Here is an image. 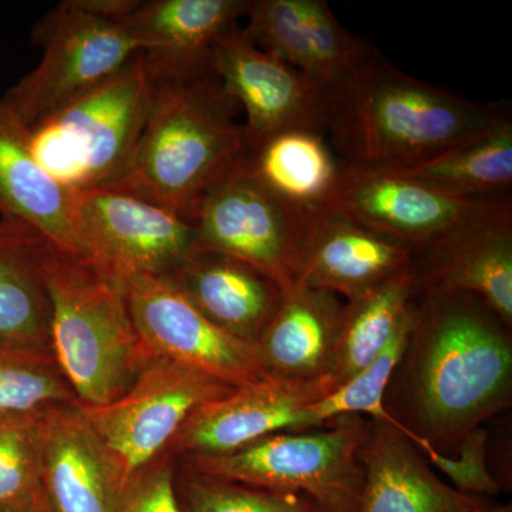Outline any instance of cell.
Instances as JSON below:
<instances>
[{"label":"cell","mask_w":512,"mask_h":512,"mask_svg":"<svg viewBox=\"0 0 512 512\" xmlns=\"http://www.w3.org/2000/svg\"><path fill=\"white\" fill-rule=\"evenodd\" d=\"M426 458L433 470L440 471L460 493L481 498L497 497L501 485L488 467V431L483 426L474 429L460 441L456 456L440 453L429 441L410 434L407 437Z\"/></svg>","instance_id":"cell-32"},{"label":"cell","mask_w":512,"mask_h":512,"mask_svg":"<svg viewBox=\"0 0 512 512\" xmlns=\"http://www.w3.org/2000/svg\"><path fill=\"white\" fill-rule=\"evenodd\" d=\"M76 402L53 353L0 348V417L39 414Z\"/></svg>","instance_id":"cell-29"},{"label":"cell","mask_w":512,"mask_h":512,"mask_svg":"<svg viewBox=\"0 0 512 512\" xmlns=\"http://www.w3.org/2000/svg\"><path fill=\"white\" fill-rule=\"evenodd\" d=\"M235 387L163 357H151L123 396L80 412L109 448L128 480L167 451L195 410Z\"/></svg>","instance_id":"cell-10"},{"label":"cell","mask_w":512,"mask_h":512,"mask_svg":"<svg viewBox=\"0 0 512 512\" xmlns=\"http://www.w3.org/2000/svg\"><path fill=\"white\" fill-rule=\"evenodd\" d=\"M416 316L417 308L370 365L309 407V416L315 427L325 426L343 416H366L370 421L390 424L406 433L402 424L387 412L386 394L406 353Z\"/></svg>","instance_id":"cell-28"},{"label":"cell","mask_w":512,"mask_h":512,"mask_svg":"<svg viewBox=\"0 0 512 512\" xmlns=\"http://www.w3.org/2000/svg\"><path fill=\"white\" fill-rule=\"evenodd\" d=\"M245 36L330 96L372 43L348 32L323 0H249Z\"/></svg>","instance_id":"cell-16"},{"label":"cell","mask_w":512,"mask_h":512,"mask_svg":"<svg viewBox=\"0 0 512 512\" xmlns=\"http://www.w3.org/2000/svg\"><path fill=\"white\" fill-rule=\"evenodd\" d=\"M0 218L39 232L57 251L83 258L74 229L72 190L37 160L32 130L0 97Z\"/></svg>","instance_id":"cell-21"},{"label":"cell","mask_w":512,"mask_h":512,"mask_svg":"<svg viewBox=\"0 0 512 512\" xmlns=\"http://www.w3.org/2000/svg\"><path fill=\"white\" fill-rule=\"evenodd\" d=\"M359 460L365 481L357 512H491L497 505L441 480L419 448L390 424L370 421Z\"/></svg>","instance_id":"cell-19"},{"label":"cell","mask_w":512,"mask_h":512,"mask_svg":"<svg viewBox=\"0 0 512 512\" xmlns=\"http://www.w3.org/2000/svg\"><path fill=\"white\" fill-rule=\"evenodd\" d=\"M151 101L153 79L140 52L32 128L37 160L70 190L116 184L146 127Z\"/></svg>","instance_id":"cell-5"},{"label":"cell","mask_w":512,"mask_h":512,"mask_svg":"<svg viewBox=\"0 0 512 512\" xmlns=\"http://www.w3.org/2000/svg\"><path fill=\"white\" fill-rule=\"evenodd\" d=\"M394 173L464 198L497 197L512 187V123Z\"/></svg>","instance_id":"cell-26"},{"label":"cell","mask_w":512,"mask_h":512,"mask_svg":"<svg viewBox=\"0 0 512 512\" xmlns=\"http://www.w3.org/2000/svg\"><path fill=\"white\" fill-rule=\"evenodd\" d=\"M345 303L335 293L305 284L282 295L255 343L266 375L284 380L333 376Z\"/></svg>","instance_id":"cell-22"},{"label":"cell","mask_w":512,"mask_h":512,"mask_svg":"<svg viewBox=\"0 0 512 512\" xmlns=\"http://www.w3.org/2000/svg\"><path fill=\"white\" fill-rule=\"evenodd\" d=\"M119 512H183L175 493L173 464L167 453L128 477Z\"/></svg>","instance_id":"cell-33"},{"label":"cell","mask_w":512,"mask_h":512,"mask_svg":"<svg viewBox=\"0 0 512 512\" xmlns=\"http://www.w3.org/2000/svg\"><path fill=\"white\" fill-rule=\"evenodd\" d=\"M491 512H512V505L511 504H505V505H495L494 510Z\"/></svg>","instance_id":"cell-36"},{"label":"cell","mask_w":512,"mask_h":512,"mask_svg":"<svg viewBox=\"0 0 512 512\" xmlns=\"http://www.w3.org/2000/svg\"><path fill=\"white\" fill-rule=\"evenodd\" d=\"M30 503H32V501H30ZM30 503L23 505H0V512H28Z\"/></svg>","instance_id":"cell-35"},{"label":"cell","mask_w":512,"mask_h":512,"mask_svg":"<svg viewBox=\"0 0 512 512\" xmlns=\"http://www.w3.org/2000/svg\"><path fill=\"white\" fill-rule=\"evenodd\" d=\"M42 271L53 356L77 402H114L151 359L131 318L126 288L87 259L63 254L52 245Z\"/></svg>","instance_id":"cell-4"},{"label":"cell","mask_w":512,"mask_h":512,"mask_svg":"<svg viewBox=\"0 0 512 512\" xmlns=\"http://www.w3.org/2000/svg\"><path fill=\"white\" fill-rule=\"evenodd\" d=\"M42 485L52 512H119L127 480L77 402L42 414Z\"/></svg>","instance_id":"cell-17"},{"label":"cell","mask_w":512,"mask_h":512,"mask_svg":"<svg viewBox=\"0 0 512 512\" xmlns=\"http://www.w3.org/2000/svg\"><path fill=\"white\" fill-rule=\"evenodd\" d=\"M208 67L229 99L247 113L249 151L286 130L326 134L330 100L288 64L259 49L238 25L218 37Z\"/></svg>","instance_id":"cell-12"},{"label":"cell","mask_w":512,"mask_h":512,"mask_svg":"<svg viewBox=\"0 0 512 512\" xmlns=\"http://www.w3.org/2000/svg\"><path fill=\"white\" fill-rule=\"evenodd\" d=\"M370 420L343 416L318 429L271 434L221 456L187 457L188 468L281 493L302 494L320 512H357L365 471L359 451Z\"/></svg>","instance_id":"cell-6"},{"label":"cell","mask_w":512,"mask_h":512,"mask_svg":"<svg viewBox=\"0 0 512 512\" xmlns=\"http://www.w3.org/2000/svg\"><path fill=\"white\" fill-rule=\"evenodd\" d=\"M49 245L29 225L0 218V348L53 353L42 271Z\"/></svg>","instance_id":"cell-24"},{"label":"cell","mask_w":512,"mask_h":512,"mask_svg":"<svg viewBox=\"0 0 512 512\" xmlns=\"http://www.w3.org/2000/svg\"><path fill=\"white\" fill-rule=\"evenodd\" d=\"M412 258V251L397 242L326 208H313L306 217L299 284L355 301L410 274Z\"/></svg>","instance_id":"cell-18"},{"label":"cell","mask_w":512,"mask_h":512,"mask_svg":"<svg viewBox=\"0 0 512 512\" xmlns=\"http://www.w3.org/2000/svg\"><path fill=\"white\" fill-rule=\"evenodd\" d=\"M487 198L456 197L394 171L340 163L338 180L323 208L413 254L470 217Z\"/></svg>","instance_id":"cell-14"},{"label":"cell","mask_w":512,"mask_h":512,"mask_svg":"<svg viewBox=\"0 0 512 512\" xmlns=\"http://www.w3.org/2000/svg\"><path fill=\"white\" fill-rule=\"evenodd\" d=\"M83 259L126 288L136 276L170 274L194 254V222L116 187L72 190Z\"/></svg>","instance_id":"cell-9"},{"label":"cell","mask_w":512,"mask_h":512,"mask_svg":"<svg viewBox=\"0 0 512 512\" xmlns=\"http://www.w3.org/2000/svg\"><path fill=\"white\" fill-rule=\"evenodd\" d=\"M164 276L212 323L251 343L258 342L284 295L258 269L214 252H194Z\"/></svg>","instance_id":"cell-23"},{"label":"cell","mask_w":512,"mask_h":512,"mask_svg":"<svg viewBox=\"0 0 512 512\" xmlns=\"http://www.w3.org/2000/svg\"><path fill=\"white\" fill-rule=\"evenodd\" d=\"M249 165L268 190L305 211L323 207L340 171L325 134L303 128L269 137L251 151Z\"/></svg>","instance_id":"cell-25"},{"label":"cell","mask_w":512,"mask_h":512,"mask_svg":"<svg viewBox=\"0 0 512 512\" xmlns=\"http://www.w3.org/2000/svg\"><path fill=\"white\" fill-rule=\"evenodd\" d=\"M178 500L183 512H320L305 495L247 487L190 468Z\"/></svg>","instance_id":"cell-31"},{"label":"cell","mask_w":512,"mask_h":512,"mask_svg":"<svg viewBox=\"0 0 512 512\" xmlns=\"http://www.w3.org/2000/svg\"><path fill=\"white\" fill-rule=\"evenodd\" d=\"M335 377L284 380L266 377L238 387L188 417L167 451L221 456L271 434L318 429L309 407L338 387Z\"/></svg>","instance_id":"cell-15"},{"label":"cell","mask_w":512,"mask_h":512,"mask_svg":"<svg viewBox=\"0 0 512 512\" xmlns=\"http://www.w3.org/2000/svg\"><path fill=\"white\" fill-rule=\"evenodd\" d=\"M308 211L268 190L247 157L202 197L192 220L195 252L238 259L289 291L301 279Z\"/></svg>","instance_id":"cell-8"},{"label":"cell","mask_w":512,"mask_h":512,"mask_svg":"<svg viewBox=\"0 0 512 512\" xmlns=\"http://www.w3.org/2000/svg\"><path fill=\"white\" fill-rule=\"evenodd\" d=\"M249 0L134 2L119 16L143 47L153 79L210 69L208 57L222 33L245 16Z\"/></svg>","instance_id":"cell-20"},{"label":"cell","mask_w":512,"mask_h":512,"mask_svg":"<svg viewBox=\"0 0 512 512\" xmlns=\"http://www.w3.org/2000/svg\"><path fill=\"white\" fill-rule=\"evenodd\" d=\"M42 414L0 417V505L29 504L42 487Z\"/></svg>","instance_id":"cell-30"},{"label":"cell","mask_w":512,"mask_h":512,"mask_svg":"<svg viewBox=\"0 0 512 512\" xmlns=\"http://www.w3.org/2000/svg\"><path fill=\"white\" fill-rule=\"evenodd\" d=\"M507 117L397 69L373 47L330 96L329 123L338 160L397 171L490 133Z\"/></svg>","instance_id":"cell-2"},{"label":"cell","mask_w":512,"mask_h":512,"mask_svg":"<svg viewBox=\"0 0 512 512\" xmlns=\"http://www.w3.org/2000/svg\"><path fill=\"white\" fill-rule=\"evenodd\" d=\"M417 295L464 292L483 299L512 326L511 195L490 197L443 237L413 252Z\"/></svg>","instance_id":"cell-13"},{"label":"cell","mask_w":512,"mask_h":512,"mask_svg":"<svg viewBox=\"0 0 512 512\" xmlns=\"http://www.w3.org/2000/svg\"><path fill=\"white\" fill-rule=\"evenodd\" d=\"M131 0H69L35 28L42 59L3 100L30 130L143 52L119 16Z\"/></svg>","instance_id":"cell-7"},{"label":"cell","mask_w":512,"mask_h":512,"mask_svg":"<svg viewBox=\"0 0 512 512\" xmlns=\"http://www.w3.org/2000/svg\"><path fill=\"white\" fill-rule=\"evenodd\" d=\"M412 272L345 302L333 377L338 384L376 359L417 308Z\"/></svg>","instance_id":"cell-27"},{"label":"cell","mask_w":512,"mask_h":512,"mask_svg":"<svg viewBox=\"0 0 512 512\" xmlns=\"http://www.w3.org/2000/svg\"><path fill=\"white\" fill-rule=\"evenodd\" d=\"M510 326L476 295L421 293L397 367L394 419L440 453L507 409L512 396Z\"/></svg>","instance_id":"cell-1"},{"label":"cell","mask_w":512,"mask_h":512,"mask_svg":"<svg viewBox=\"0 0 512 512\" xmlns=\"http://www.w3.org/2000/svg\"><path fill=\"white\" fill-rule=\"evenodd\" d=\"M28 512H52L50 510L49 504H47V500L45 494H43L42 487L37 491L35 498H33L32 503H30V507Z\"/></svg>","instance_id":"cell-34"},{"label":"cell","mask_w":512,"mask_h":512,"mask_svg":"<svg viewBox=\"0 0 512 512\" xmlns=\"http://www.w3.org/2000/svg\"><path fill=\"white\" fill-rule=\"evenodd\" d=\"M235 107L210 69L153 79L146 127L126 171L110 187L194 220L212 185L251 154Z\"/></svg>","instance_id":"cell-3"},{"label":"cell","mask_w":512,"mask_h":512,"mask_svg":"<svg viewBox=\"0 0 512 512\" xmlns=\"http://www.w3.org/2000/svg\"><path fill=\"white\" fill-rule=\"evenodd\" d=\"M126 291L131 318L151 357L171 360L235 389L269 377L255 343L212 323L167 276H136Z\"/></svg>","instance_id":"cell-11"}]
</instances>
